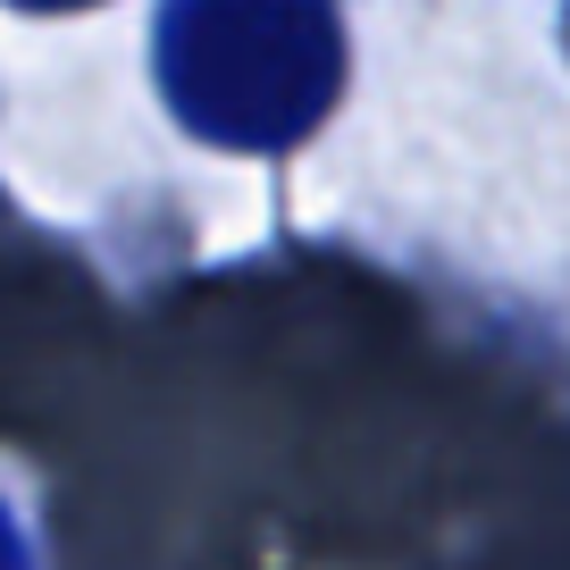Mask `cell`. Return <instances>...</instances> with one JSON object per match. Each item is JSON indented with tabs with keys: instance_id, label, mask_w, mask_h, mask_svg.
I'll use <instances>...</instances> for the list:
<instances>
[{
	"instance_id": "cell-1",
	"label": "cell",
	"mask_w": 570,
	"mask_h": 570,
	"mask_svg": "<svg viewBox=\"0 0 570 570\" xmlns=\"http://www.w3.org/2000/svg\"><path fill=\"white\" fill-rule=\"evenodd\" d=\"M353 42L336 0H160L151 76L168 118L218 151H294L336 109Z\"/></svg>"
},
{
	"instance_id": "cell-2",
	"label": "cell",
	"mask_w": 570,
	"mask_h": 570,
	"mask_svg": "<svg viewBox=\"0 0 570 570\" xmlns=\"http://www.w3.org/2000/svg\"><path fill=\"white\" fill-rule=\"evenodd\" d=\"M0 570H35V546H26V529H18L9 503H0Z\"/></svg>"
},
{
	"instance_id": "cell-3",
	"label": "cell",
	"mask_w": 570,
	"mask_h": 570,
	"mask_svg": "<svg viewBox=\"0 0 570 570\" xmlns=\"http://www.w3.org/2000/svg\"><path fill=\"white\" fill-rule=\"evenodd\" d=\"M9 9H92V0H9Z\"/></svg>"
}]
</instances>
